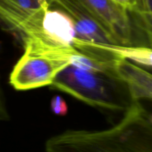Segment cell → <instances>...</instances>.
Segmentation results:
<instances>
[{
    "label": "cell",
    "instance_id": "obj_1",
    "mask_svg": "<svg viewBox=\"0 0 152 152\" xmlns=\"http://www.w3.org/2000/svg\"><path fill=\"white\" fill-rule=\"evenodd\" d=\"M45 152H152V117L139 101L112 127L67 130L49 138Z\"/></svg>",
    "mask_w": 152,
    "mask_h": 152
},
{
    "label": "cell",
    "instance_id": "obj_2",
    "mask_svg": "<svg viewBox=\"0 0 152 152\" xmlns=\"http://www.w3.org/2000/svg\"><path fill=\"white\" fill-rule=\"evenodd\" d=\"M50 87L104 111L124 113L135 102L119 77L71 65L58 74Z\"/></svg>",
    "mask_w": 152,
    "mask_h": 152
},
{
    "label": "cell",
    "instance_id": "obj_3",
    "mask_svg": "<svg viewBox=\"0 0 152 152\" xmlns=\"http://www.w3.org/2000/svg\"><path fill=\"white\" fill-rule=\"evenodd\" d=\"M13 67L9 83L17 91L50 86L58 74L71 65V57L80 53L74 48L27 45Z\"/></svg>",
    "mask_w": 152,
    "mask_h": 152
},
{
    "label": "cell",
    "instance_id": "obj_4",
    "mask_svg": "<svg viewBox=\"0 0 152 152\" xmlns=\"http://www.w3.org/2000/svg\"><path fill=\"white\" fill-rule=\"evenodd\" d=\"M46 10L24 7L16 0H0V28L13 34L22 45L35 41L51 43L42 30Z\"/></svg>",
    "mask_w": 152,
    "mask_h": 152
},
{
    "label": "cell",
    "instance_id": "obj_5",
    "mask_svg": "<svg viewBox=\"0 0 152 152\" xmlns=\"http://www.w3.org/2000/svg\"><path fill=\"white\" fill-rule=\"evenodd\" d=\"M112 37L117 44L135 45L134 26L129 12L114 0H76Z\"/></svg>",
    "mask_w": 152,
    "mask_h": 152
},
{
    "label": "cell",
    "instance_id": "obj_6",
    "mask_svg": "<svg viewBox=\"0 0 152 152\" xmlns=\"http://www.w3.org/2000/svg\"><path fill=\"white\" fill-rule=\"evenodd\" d=\"M52 7L63 10L71 18L77 38L80 39L102 46L119 45L91 14L76 0H53Z\"/></svg>",
    "mask_w": 152,
    "mask_h": 152
},
{
    "label": "cell",
    "instance_id": "obj_7",
    "mask_svg": "<svg viewBox=\"0 0 152 152\" xmlns=\"http://www.w3.org/2000/svg\"><path fill=\"white\" fill-rule=\"evenodd\" d=\"M115 73L129 88L134 101L152 99V76L144 68L125 58H118Z\"/></svg>",
    "mask_w": 152,
    "mask_h": 152
},
{
    "label": "cell",
    "instance_id": "obj_8",
    "mask_svg": "<svg viewBox=\"0 0 152 152\" xmlns=\"http://www.w3.org/2000/svg\"><path fill=\"white\" fill-rule=\"evenodd\" d=\"M42 30L50 42L59 46L74 47L77 39L71 18L59 8L50 7L46 10L43 17Z\"/></svg>",
    "mask_w": 152,
    "mask_h": 152
},
{
    "label": "cell",
    "instance_id": "obj_9",
    "mask_svg": "<svg viewBox=\"0 0 152 152\" xmlns=\"http://www.w3.org/2000/svg\"><path fill=\"white\" fill-rule=\"evenodd\" d=\"M152 0H132L129 14L134 26L140 30L148 42L151 43Z\"/></svg>",
    "mask_w": 152,
    "mask_h": 152
},
{
    "label": "cell",
    "instance_id": "obj_10",
    "mask_svg": "<svg viewBox=\"0 0 152 152\" xmlns=\"http://www.w3.org/2000/svg\"><path fill=\"white\" fill-rule=\"evenodd\" d=\"M50 110L56 115L65 116L68 113V107L62 96L55 95L50 100Z\"/></svg>",
    "mask_w": 152,
    "mask_h": 152
},
{
    "label": "cell",
    "instance_id": "obj_11",
    "mask_svg": "<svg viewBox=\"0 0 152 152\" xmlns=\"http://www.w3.org/2000/svg\"><path fill=\"white\" fill-rule=\"evenodd\" d=\"M24 7L31 9H45L48 10L50 5L45 0H16Z\"/></svg>",
    "mask_w": 152,
    "mask_h": 152
},
{
    "label": "cell",
    "instance_id": "obj_12",
    "mask_svg": "<svg viewBox=\"0 0 152 152\" xmlns=\"http://www.w3.org/2000/svg\"><path fill=\"white\" fill-rule=\"evenodd\" d=\"M9 114L7 113L5 103H4V96H3L2 91H1V86H0V120H8Z\"/></svg>",
    "mask_w": 152,
    "mask_h": 152
},
{
    "label": "cell",
    "instance_id": "obj_13",
    "mask_svg": "<svg viewBox=\"0 0 152 152\" xmlns=\"http://www.w3.org/2000/svg\"><path fill=\"white\" fill-rule=\"evenodd\" d=\"M116 2L120 4V5L126 7L128 10H130L131 7H132V0H114Z\"/></svg>",
    "mask_w": 152,
    "mask_h": 152
},
{
    "label": "cell",
    "instance_id": "obj_14",
    "mask_svg": "<svg viewBox=\"0 0 152 152\" xmlns=\"http://www.w3.org/2000/svg\"><path fill=\"white\" fill-rule=\"evenodd\" d=\"M45 1H47V2L49 4H50V7H51L52 4H53V0H45Z\"/></svg>",
    "mask_w": 152,
    "mask_h": 152
}]
</instances>
